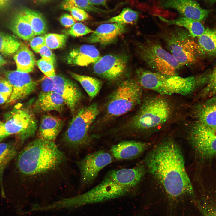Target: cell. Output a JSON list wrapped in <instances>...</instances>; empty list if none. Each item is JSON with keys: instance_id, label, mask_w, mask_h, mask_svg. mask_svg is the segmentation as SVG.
<instances>
[{"instance_id": "obj_44", "label": "cell", "mask_w": 216, "mask_h": 216, "mask_svg": "<svg viewBox=\"0 0 216 216\" xmlns=\"http://www.w3.org/2000/svg\"><path fill=\"white\" fill-rule=\"evenodd\" d=\"M7 137L4 128V123L0 121V141Z\"/></svg>"}, {"instance_id": "obj_45", "label": "cell", "mask_w": 216, "mask_h": 216, "mask_svg": "<svg viewBox=\"0 0 216 216\" xmlns=\"http://www.w3.org/2000/svg\"><path fill=\"white\" fill-rule=\"evenodd\" d=\"M9 97L7 95L0 93V104H2L7 102Z\"/></svg>"}, {"instance_id": "obj_32", "label": "cell", "mask_w": 216, "mask_h": 216, "mask_svg": "<svg viewBox=\"0 0 216 216\" xmlns=\"http://www.w3.org/2000/svg\"><path fill=\"white\" fill-rule=\"evenodd\" d=\"M20 44L13 37L0 32V52L2 54L8 56L14 54Z\"/></svg>"}, {"instance_id": "obj_16", "label": "cell", "mask_w": 216, "mask_h": 216, "mask_svg": "<svg viewBox=\"0 0 216 216\" xmlns=\"http://www.w3.org/2000/svg\"><path fill=\"white\" fill-rule=\"evenodd\" d=\"M146 173V168L142 163L132 168L111 170L105 177L121 187L131 190L139 185Z\"/></svg>"}, {"instance_id": "obj_27", "label": "cell", "mask_w": 216, "mask_h": 216, "mask_svg": "<svg viewBox=\"0 0 216 216\" xmlns=\"http://www.w3.org/2000/svg\"><path fill=\"white\" fill-rule=\"evenodd\" d=\"M72 77L79 82L88 94L90 100L93 99L98 94L102 86L100 80L92 76L81 75L70 72Z\"/></svg>"}, {"instance_id": "obj_31", "label": "cell", "mask_w": 216, "mask_h": 216, "mask_svg": "<svg viewBox=\"0 0 216 216\" xmlns=\"http://www.w3.org/2000/svg\"><path fill=\"white\" fill-rule=\"evenodd\" d=\"M139 13L130 8H124L118 15L103 22L105 23H117L125 25L133 24L138 20Z\"/></svg>"}, {"instance_id": "obj_41", "label": "cell", "mask_w": 216, "mask_h": 216, "mask_svg": "<svg viewBox=\"0 0 216 216\" xmlns=\"http://www.w3.org/2000/svg\"><path fill=\"white\" fill-rule=\"evenodd\" d=\"M59 21L62 26L67 28L71 27L76 23L72 15L68 14L62 15L59 18Z\"/></svg>"}, {"instance_id": "obj_2", "label": "cell", "mask_w": 216, "mask_h": 216, "mask_svg": "<svg viewBox=\"0 0 216 216\" xmlns=\"http://www.w3.org/2000/svg\"><path fill=\"white\" fill-rule=\"evenodd\" d=\"M67 158L55 142L38 137L19 153L16 166L22 175L34 180L58 170Z\"/></svg>"}, {"instance_id": "obj_39", "label": "cell", "mask_w": 216, "mask_h": 216, "mask_svg": "<svg viewBox=\"0 0 216 216\" xmlns=\"http://www.w3.org/2000/svg\"><path fill=\"white\" fill-rule=\"evenodd\" d=\"M30 44L32 49L35 52L39 53L40 49L46 45L44 36L34 37L30 40Z\"/></svg>"}, {"instance_id": "obj_15", "label": "cell", "mask_w": 216, "mask_h": 216, "mask_svg": "<svg viewBox=\"0 0 216 216\" xmlns=\"http://www.w3.org/2000/svg\"><path fill=\"white\" fill-rule=\"evenodd\" d=\"M6 79L13 87V91L7 103L12 104L23 99L36 89L38 82L34 80L28 73L17 70L4 72Z\"/></svg>"}, {"instance_id": "obj_49", "label": "cell", "mask_w": 216, "mask_h": 216, "mask_svg": "<svg viewBox=\"0 0 216 216\" xmlns=\"http://www.w3.org/2000/svg\"><path fill=\"white\" fill-rule=\"evenodd\" d=\"M40 2H46L47 1H48L50 0H36Z\"/></svg>"}, {"instance_id": "obj_22", "label": "cell", "mask_w": 216, "mask_h": 216, "mask_svg": "<svg viewBox=\"0 0 216 216\" xmlns=\"http://www.w3.org/2000/svg\"><path fill=\"white\" fill-rule=\"evenodd\" d=\"M63 125L62 120L58 117L49 114L41 118L38 130L39 138L55 142Z\"/></svg>"}, {"instance_id": "obj_46", "label": "cell", "mask_w": 216, "mask_h": 216, "mask_svg": "<svg viewBox=\"0 0 216 216\" xmlns=\"http://www.w3.org/2000/svg\"><path fill=\"white\" fill-rule=\"evenodd\" d=\"M7 64V62L0 54V67L3 66Z\"/></svg>"}, {"instance_id": "obj_9", "label": "cell", "mask_w": 216, "mask_h": 216, "mask_svg": "<svg viewBox=\"0 0 216 216\" xmlns=\"http://www.w3.org/2000/svg\"><path fill=\"white\" fill-rule=\"evenodd\" d=\"M4 128L7 137L16 135L20 144L34 136L37 130V122L29 108L17 106L7 114Z\"/></svg>"}, {"instance_id": "obj_26", "label": "cell", "mask_w": 216, "mask_h": 216, "mask_svg": "<svg viewBox=\"0 0 216 216\" xmlns=\"http://www.w3.org/2000/svg\"><path fill=\"white\" fill-rule=\"evenodd\" d=\"M162 21L171 25L182 27L188 31L193 38L198 37L204 32L205 28L200 21L189 19L184 17L173 20H167L158 16Z\"/></svg>"}, {"instance_id": "obj_5", "label": "cell", "mask_w": 216, "mask_h": 216, "mask_svg": "<svg viewBox=\"0 0 216 216\" xmlns=\"http://www.w3.org/2000/svg\"><path fill=\"white\" fill-rule=\"evenodd\" d=\"M98 105L93 103L81 109L70 122L62 136L63 144L69 150L78 151L91 145L92 125L99 113Z\"/></svg>"}, {"instance_id": "obj_17", "label": "cell", "mask_w": 216, "mask_h": 216, "mask_svg": "<svg viewBox=\"0 0 216 216\" xmlns=\"http://www.w3.org/2000/svg\"><path fill=\"white\" fill-rule=\"evenodd\" d=\"M159 7L173 9L183 17L200 22L205 20L210 12L194 0H161Z\"/></svg>"}, {"instance_id": "obj_28", "label": "cell", "mask_w": 216, "mask_h": 216, "mask_svg": "<svg viewBox=\"0 0 216 216\" xmlns=\"http://www.w3.org/2000/svg\"><path fill=\"white\" fill-rule=\"evenodd\" d=\"M18 144L10 142L0 143V185L3 190V178L5 168L17 154Z\"/></svg>"}, {"instance_id": "obj_3", "label": "cell", "mask_w": 216, "mask_h": 216, "mask_svg": "<svg viewBox=\"0 0 216 216\" xmlns=\"http://www.w3.org/2000/svg\"><path fill=\"white\" fill-rule=\"evenodd\" d=\"M169 96L159 94L142 100L137 112L124 125V129L136 135H148L163 128L177 113V106Z\"/></svg>"}, {"instance_id": "obj_13", "label": "cell", "mask_w": 216, "mask_h": 216, "mask_svg": "<svg viewBox=\"0 0 216 216\" xmlns=\"http://www.w3.org/2000/svg\"><path fill=\"white\" fill-rule=\"evenodd\" d=\"M128 61V57L124 55H106L94 64L93 72L98 76L108 81L116 82L125 75Z\"/></svg>"}, {"instance_id": "obj_29", "label": "cell", "mask_w": 216, "mask_h": 216, "mask_svg": "<svg viewBox=\"0 0 216 216\" xmlns=\"http://www.w3.org/2000/svg\"><path fill=\"white\" fill-rule=\"evenodd\" d=\"M198 53L209 55L216 54V30L205 29L203 33L198 37Z\"/></svg>"}, {"instance_id": "obj_4", "label": "cell", "mask_w": 216, "mask_h": 216, "mask_svg": "<svg viewBox=\"0 0 216 216\" xmlns=\"http://www.w3.org/2000/svg\"><path fill=\"white\" fill-rule=\"evenodd\" d=\"M137 81L143 88L164 95H187L199 86L200 80L194 76L184 77L169 75L142 68L136 70Z\"/></svg>"}, {"instance_id": "obj_36", "label": "cell", "mask_w": 216, "mask_h": 216, "mask_svg": "<svg viewBox=\"0 0 216 216\" xmlns=\"http://www.w3.org/2000/svg\"><path fill=\"white\" fill-rule=\"evenodd\" d=\"M36 63L41 71L47 77H51L56 75L53 64L42 58L38 60Z\"/></svg>"}, {"instance_id": "obj_40", "label": "cell", "mask_w": 216, "mask_h": 216, "mask_svg": "<svg viewBox=\"0 0 216 216\" xmlns=\"http://www.w3.org/2000/svg\"><path fill=\"white\" fill-rule=\"evenodd\" d=\"M13 91V87L7 79L0 80V93L10 96Z\"/></svg>"}, {"instance_id": "obj_18", "label": "cell", "mask_w": 216, "mask_h": 216, "mask_svg": "<svg viewBox=\"0 0 216 216\" xmlns=\"http://www.w3.org/2000/svg\"><path fill=\"white\" fill-rule=\"evenodd\" d=\"M195 123L216 133V95L194 107Z\"/></svg>"}, {"instance_id": "obj_21", "label": "cell", "mask_w": 216, "mask_h": 216, "mask_svg": "<svg viewBox=\"0 0 216 216\" xmlns=\"http://www.w3.org/2000/svg\"><path fill=\"white\" fill-rule=\"evenodd\" d=\"M101 57L94 45L85 44L70 51L67 56V61L70 65L86 66L94 64Z\"/></svg>"}, {"instance_id": "obj_34", "label": "cell", "mask_w": 216, "mask_h": 216, "mask_svg": "<svg viewBox=\"0 0 216 216\" xmlns=\"http://www.w3.org/2000/svg\"><path fill=\"white\" fill-rule=\"evenodd\" d=\"M93 31L82 23H76L69 29L67 30V33L74 37L83 36L90 33Z\"/></svg>"}, {"instance_id": "obj_7", "label": "cell", "mask_w": 216, "mask_h": 216, "mask_svg": "<svg viewBox=\"0 0 216 216\" xmlns=\"http://www.w3.org/2000/svg\"><path fill=\"white\" fill-rule=\"evenodd\" d=\"M142 88L136 80L128 79L121 82L107 102L106 118L118 117L140 105L142 100Z\"/></svg>"}, {"instance_id": "obj_48", "label": "cell", "mask_w": 216, "mask_h": 216, "mask_svg": "<svg viewBox=\"0 0 216 216\" xmlns=\"http://www.w3.org/2000/svg\"><path fill=\"white\" fill-rule=\"evenodd\" d=\"M209 3H214L216 2V0H204Z\"/></svg>"}, {"instance_id": "obj_11", "label": "cell", "mask_w": 216, "mask_h": 216, "mask_svg": "<svg viewBox=\"0 0 216 216\" xmlns=\"http://www.w3.org/2000/svg\"><path fill=\"white\" fill-rule=\"evenodd\" d=\"M41 88L42 91H53L61 95L72 113L82 99V93L77 85L61 75L46 77L42 82Z\"/></svg>"}, {"instance_id": "obj_12", "label": "cell", "mask_w": 216, "mask_h": 216, "mask_svg": "<svg viewBox=\"0 0 216 216\" xmlns=\"http://www.w3.org/2000/svg\"><path fill=\"white\" fill-rule=\"evenodd\" d=\"M113 157L107 152L100 150L89 154L77 161L82 185L91 184L101 170L113 161Z\"/></svg>"}, {"instance_id": "obj_10", "label": "cell", "mask_w": 216, "mask_h": 216, "mask_svg": "<svg viewBox=\"0 0 216 216\" xmlns=\"http://www.w3.org/2000/svg\"><path fill=\"white\" fill-rule=\"evenodd\" d=\"M130 190L124 188L104 177L97 185L83 194L58 201L61 208H70L89 202H98L123 196Z\"/></svg>"}, {"instance_id": "obj_8", "label": "cell", "mask_w": 216, "mask_h": 216, "mask_svg": "<svg viewBox=\"0 0 216 216\" xmlns=\"http://www.w3.org/2000/svg\"><path fill=\"white\" fill-rule=\"evenodd\" d=\"M158 34L171 55L182 66L194 62L198 53L197 44L187 29L178 27L164 28Z\"/></svg>"}, {"instance_id": "obj_47", "label": "cell", "mask_w": 216, "mask_h": 216, "mask_svg": "<svg viewBox=\"0 0 216 216\" xmlns=\"http://www.w3.org/2000/svg\"><path fill=\"white\" fill-rule=\"evenodd\" d=\"M212 211L211 212V214H210L208 216H216V209Z\"/></svg>"}, {"instance_id": "obj_38", "label": "cell", "mask_w": 216, "mask_h": 216, "mask_svg": "<svg viewBox=\"0 0 216 216\" xmlns=\"http://www.w3.org/2000/svg\"><path fill=\"white\" fill-rule=\"evenodd\" d=\"M39 53L42 59L53 64L54 65L55 64L56 62L55 55L50 49L46 45L43 46L40 49Z\"/></svg>"}, {"instance_id": "obj_1", "label": "cell", "mask_w": 216, "mask_h": 216, "mask_svg": "<svg viewBox=\"0 0 216 216\" xmlns=\"http://www.w3.org/2000/svg\"><path fill=\"white\" fill-rule=\"evenodd\" d=\"M143 163L146 174L169 200L178 201L194 196L182 152L173 138H166L156 144Z\"/></svg>"}, {"instance_id": "obj_37", "label": "cell", "mask_w": 216, "mask_h": 216, "mask_svg": "<svg viewBox=\"0 0 216 216\" xmlns=\"http://www.w3.org/2000/svg\"><path fill=\"white\" fill-rule=\"evenodd\" d=\"M68 11L76 21H83L89 18V16L86 11L81 9L74 7L69 9Z\"/></svg>"}, {"instance_id": "obj_20", "label": "cell", "mask_w": 216, "mask_h": 216, "mask_svg": "<svg viewBox=\"0 0 216 216\" xmlns=\"http://www.w3.org/2000/svg\"><path fill=\"white\" fill-rule=\"evenodd\" d=\"M125 30V25L117 23H103L92 33L87 38V41L90 43L107 45L115 41Z\"/></svg>"}, {"instance_id": "obj_6", "label": "cell", "mask_w": 216, "mask_h": 216, "mask_svg": "<svg viewBox=\"0 0 216 216\" xmlns=\"http://www.w3.org/2000/svg\"><path fill=\"white\" fill-rule=\"evenodd\" d=\"M136 50L139 57L154 72L177 75L178 70L182 66L156 39L146 37L137 43Z\"/></svg>"}, {"instance_id": "obj_33", "label": "cell", "mask_w": 216, "mask_h": 216, "mask_svg": "<svg viewBox=\"0 0 216 216\" xmlns=\"http://www.w3.org/2000/svg\"><path fill=\"white\" fill-rule=\"evenodd\" d=\"M45 45L49 48L55 49L62 48L65 45L68 37L65 34L49 33L44 36Z\"/></svg>"}, {"instance_id": "obj_42", "label": "cell", "mask_w": 216, "mask_h": 216, "mask_svg": "<svg viewBox=\"0 0 216 216\" xmlns=\"http://www.w3.org/2000/svg\"><path fill=\"white\" fill-rule=\"evenodd\" d=\"M92 4L95 6H102L107 7L108 0H88Z\"/></svg>"}, {"instance_id": "obj_43", "label": "cell", "mask_w": 216, "mask_h": 216, "mask_svg": "<svg viewBox=\"0 0 216 216\" xmlns=\"http://www.w3.org/2000/svg\"><path fill=\"white\" fill-rule=\"evenodd\" d=\"M13 0H0V11L4 10L9 7Z\"/></svg>"}, {"instance_id": "obj_19", "label": "cell", "mask_w": 216, "mask_h": 216, "mask_svg": "<svg viewBox=\"0 0 216 216\" xmlns=\"http://www.w3.org/2000/svg\"><path fill=\"white\" fill-rule=\"evenodd\" d=\"M152 143L135 140H124L113 145L112 154L117 160H130L137 158L151 147Z\"/></svg>"}, {"instance_id": "obj_30", "label": "cell", "mask_w": 216, "mask_h": 216, "mask_svg": "<svg viewBox=\"0 0 216 216\" xmlns=\"http://www.w3.org/2000/svg\"><path fill=\"white\" fill-rule=\"evenodd\" d=\"M21 10L29 22L35 35L43 34L46 32V23L40 13L26 8Z\"/></svg>"}, {"instance_id": "obj_24", "label": "cell", "mask_w": 216, "mask_h": 216, "mask_svg": "<svg viewBox=\"0 0 216 216\" xmlns=\"http://www.w3.org/2000/svg\"><path fill=\"white\" fill-rule=\"evenodd\" d=\"M10 27L14 34L23 40H30L35 36L29 22L21 10L16 12L13 15Z\"/></svg>"}, {"instance_id": "obj_14", "label": "cell", "mask_w": 216, "mask_h": 216, "mask_svg": "<svg viewBox=\"0 0 216 216\" xmlns=\"http://www.w3.org/2000/svg\"><path fill=\"white\" fill-rule=\"evenodd\" d=\"M189 140L197 154L203 158L216 155V133L194 123L188 131Z\"/></svg>"}, {"instance_id": "obj_35", "label": "cell", "mask_w": 216, "mask_h": 216, "mask_svg": "<svg viewBox=\"0 0 216 216\" xmlns=\"http://www.w3.org/2000/svg\"><path fill=\"white\" fill-rule=\"evenodd\" d=\"M203 96L216 95V67L214 68L206 86L202 92Z\"/></svg>"}, {"instance_id": "obj_23", "label": "cell", "mask_w": 216, "mask_h": 216, "mask_svg": "<svg viewBox=\"0 0 216 216\" xmlns=\"http://www.w3.org/2000/svg\"><path fill=\"white\" fill-rule=\"evenodd\" d=\"M66 105L63 98L53 92H41L35 104L36 109L38 111L46 112L51 111H61Z\"/></svg>"}, {"instance_id": "obj_25", "label": "cell", "mask_w": 216, "mask_h": 216, "mask_svg": "<svg viewBox=\"0 0 216 216\" xmlns=\"http://www.w3.org/2000/svg\"><path fill=\"white\" fill-rule=\"evenodd\" d=\"M14 58L17 67V70L28 73L33 70L36 61L34 55L24 44H21L14 53Z\"/></svg>"}]
</instances>
